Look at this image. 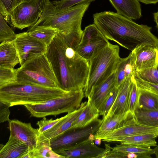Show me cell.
<instances>
[{"label": "cell", "instance_id": "obj_1", "mask_svg": "<svg viewBox=\"0 0 158 158\" xmlns=\"http://www.w3.org/2000/svg\"><path fill=\"white\" fill-rule=\"evenodd\" d=\"M45 54L58 88L66 92L84 89L88 77L89 61L69 47L58 33L47 47Z\"/></svg>", "mask_w": 158, "mask_h": 158}, {"label": "cell", "instance_id": "obj_2", "mask_svg": "<svg viewBox=\"0 0 158 158\" xmlns=\"http://www.w3.org/2000/svg\"><path fill=\"white\" fill-rule=\"evenodd\" d=\"M94 23L108 40L115 42L132 51L137 46L146 44L158 48V39L152 27L138 24L116 12L103 11L93 15Z\"/></svg>", "mask_w": 158, "mask_h": 158}, {"label": "cell", "instance_id": "obj_3", "mask_svg": "<svg viewBox=\"0 0 158 158\" xmlns=\"http://www.w3.org/2000/svg\"><path fill=\"white\" fill-rule=\"evenodd\" d=\"M90 4L82 3L58 10L48 0L41 16L33 26L42 25L56 29L66 44L76 50L83 33L82 19Z\"/></svg>", "mask_w": 158, "mask_h": 158}, {"label": "cell", "instance_id": "obj_4", "mask_svg": "<svg viewBox=\"0 0 158 158\" xmlns=\"http://www.w3.org/2000/svg\"><path fill=\"white\" fill-rule=\"evenodd\" d=\"M65 93L58 88L20 83L15 81L0 88V101L10 107L43 102Z\"/></svg>", "mask_w": 158, "mask_h": 158}, {"label": "cell", "instance_id": "obj_5", "mask_svg": "<svg viewBox=\"0 0 158 158\" xmlns=\"http://www.w3.org/2000/svg\"><path fill=\"white\" fill-rule=\"evenodd\" d=\"M121 58L118 45L109 43L94 52L89 60V69L84 96L87 98L92 88L105 81L115 72Z\"/></svg>", "mask_w": 158, "mask_h": 158}, {"label": "cell", "instance_id": "obj_6", "mask_svg": "<svg viewBox=\"0 0 158 158\" xmlns=\"http://www.w3.org/2000/svg\"><path fill=\"white\" fill-rule=\"evenodd\" d=\"M16 81L51 88H58L51 66L45 54L28 58L16 69Z\"/></svg>", "mask_w": 158, "mask_h": 158}, {"label": "cell", "instance_id": "obj_7", "mask_svg": "<svg viewBox=\"0 0 158 158\" xmlns=\"http://www.w3.org/2000/svg\"><path fill=\"white\" fill-rule=\"evenodd\" d=\"M84 96V89L71 91L43 102L24 106L32 117L40 118L49 115L55 116L78 109Z\"/></svg>", "mask_w": 158, "mask_h": 158}, {"label": "cell", "instance_id": "obj_8", "mask_svg": "<svg viewBox=\"0 0 158 158\" xmlns=\"http://www.w3.org/2000/svg\"><path fill=\"white\" fill-rule=\"evenodd\" d=\"M102 122V120L98 118L84 126L71 127L49 140V145L56 152L72 148L89 139L94 140V135Z\"/></svg>", "mask_w": 158, "mask_h": 158}, {"label": "cell", "instance_id": "obj_9", "mask_svg": "<svg viewBox=\"0 0 158 158\" xmlns=\"http://www.w3.org/2000/svg\"><path fill=\"white\" fill-rule=\"evenodd\" d=\"M48 0H28L15 8L10 15V25L22 30L34 25L41 16Z\"/></svg>", "mask_w": 158, "mask_h": 158}, {"label": "cell", "instance_id": "obj_10", "mask_svg": "<svg viewBox=\"0 0 158 158\" xmlns=\"http://www.w3.org/2000/svg\"><path fill=\"white\" fill-rule=\"evenodd\" d=\"M109 42L94 23L86 27L76 50L89 61L94 53Z\"/></svg>", "mask_w": 158, "mask_h": 158}, {"label": "cell", "instance_id": "obj_11", "mask_svg": "<svg viewBox=\"0 0 158 158\" xmlns=\"http://www.w3.org/2000/svg\"><path fill=\"white\" fill-rule=\"evenodd\" d=\"M20 66L28 58L45 54L47 47L26 32L15 34L12 40Z\"/></svg>", "mask_w": 158, "mask_h": 158}, {"label": "cell", "instance_id": "obj_12", "mask_svg": "<svg viewBox=\"0 0 158 158\" xmlns=\"http://www.w3.org/2000/svg\"><path fill=\"white\" fill-rule=\"evenodd\" d=\"M105 147L97 146L94 140L89 139L72 148L56 152L64 158H105L111 147L105 143Z\"/></svg>", "mask_w": 158, "mask_h": 158}, {"label": "cell", "instance_id": "obj_13", "mask_svg": "<svg viewBox=\"0 0 158 158\" xmlns=\"http://www.w3.org/2000/svg\"><path fill=\"white\" fill-rule=\"evenodd\" d=\"M8 123L10 135L25 143L29 151L34 150L39 144L40 134L38 129L33 127L31 123H24L16 119L10 120Z\"/></svg>", "mask_w": 158, "mask_h": 158}, {"label": "cell", "instance_id": "obj_14", "mask_svg": "<svg viewBox=\"0 0 158 158\" xmlns=\"http://www.w3.org/2000/svg\"><path fill=\"white\" fill-rule=\"evenodd\" d=\"M158 48L142 44L137 46L131 52L135 71L158 65Z\"/></svg>", "mask_w": 158, "mask_h": 158}, {"label": "cell", "instance_id": "obj_15", "mask_svg": "<svg viewBox=\"0 0 158 158\" xmlns=\"http://www.w3.org/2000/svg\"><path fill=\"white\" fill-rule=\"evenodd\" d=\"M156 133H158V128L138 124L135 121L107 132L97 138H100L103 141L109 142H113L114 140L122 137L141 134Z\"/></svg>", "mask_w": 158, "mask_h": 158}, {"label": "cell", "instance_id": "obj_16", "mask_svg": "<svg viewBox=\"0 0 158 158\" xmlns=\"http://www.w3.org/2000/svg\"><path fill=\"white\" fill-rule=\"evenodd\" d=\"M86 102V101L81 103L78 109L72 112L68 113L52 127L42 134H40L39 138V143L44 140H49L71 128L73 123L83 110Z\"/></svg>", "mask_w": 158, "mask_h": 158}, {"label": "cell", "instance_id": "obj_17", "mask_svg": "<svg viewBox=\"0 0 158 158\" xmlns=\"http://www.w3.org/2000/svg\"><path fill=\"white\" fill-rule=\"evenodd\" d=\"M133 77H127L119 86L116 98L105 118L123 114L128 111L129 96Z\"/></svg>", "mask_w": 158, "mask_h": 158}, {"label": "cell", "instance_id": "obj_18", "mask_svg": "<svg viewBox=\"0 0 158 158\" xmlns=\"http://www.w3.org/2000/svg\"><path fill=\"white\" fill-rule=\"evenodd\" d=\"M135 121L134 114L128 111L123 114L107 117L102 119L100 126L94 135V139L107 132Z\"/></svg>", "mask_w": 158, "mask_h": 158}, {"label": "cell", "instance_id": "obj_19", "mask_svg": "<svg viewBox=\"0 0 158 158\" xmlns=\"http://www.w3.org/2000/svg\"><path fill=\"white\" fill-rule=\"evenodd\" d=\"M115 71L105 81L94 87L88 97V100L98 111L103 101L115 86Z\"/></svg>", "mask_w": 158, "mask_h": 158}, {"label": "cell", "instance_id": "obj_20", "mask_svg": "<svg viewBox=\"0 0 158 158\" xmlns=\"http://www.w3.org/2000/svg\"><path fill=\"white\" fill-rule=\"evenodd\" d=\"M116 13L129 19H139L142 17L140 4L138 0H109Z\"/></svg>", "mask_w": 158, "mask_h": 158}, {"label": "cell", "instance_id": "obj_21", "mask_svg": "<svg viewBox=\"0 0 158 158\" xmlns=\"http://www.w3.org/2000/svg\"><path fill=\"white\" fill-rule=\"evenodd\" d=\"M19 63L18 55L12 40L0 44V68L13 69Z\"/></svg>", "mask_w": 158, "mask_h": 158}, {"label": "cell", "instance_id": "obj_22", "mask_svg": "<svg viewBox=\"0 0 158 158\" xmlns=\"http://www.w3.org/2000/svg\"><path fill=\"white\" fill-rule=\"evenodd\" d=\"M28 151L25 143L10 135L7 142L0 151V158H21Z\"/></svg>", "mask_w": 158, "mask_h": 158}, {"label": "cell", "instance_id": "obj_23", "mask_svg": "<svg viewBox=\"0 0 158 158\" xmlns=\"http://www.w3.org/2000/svg\"><path fill=\"white\" fill-rule=\"evenodd\" d=\"M27 32L31 36L38 40L48 47L58 33L56 28L42 25L32 26Z\"/></svg>", "mask_w": 158, "mask_h": 158}, {"label": "cell", "instance_id": "obj_24", "mask_svg": "<svg viewBox=\"0 0 158 158\" xmlns=\"http://www.w3.org/2000/svg\"><path fill=\"white\" fill-rule=\"evenodd\" d=\"M158 135V133L135 135L117 139L113 142L143 146H155L157 145L155 139Z\"/></svg>", "mask_w": 158, "mask_h": 158}, {"label": "cell", "instance_id": "obj_25", "mask_svg": "<svg viewBox=\"0 0 158 158\" xmlns=\"http://www.w3.org/2000/svg\"><path fill=\"white\" fill-rule=\"evenodd\" d=\"M134 69L131 53L126 58H121L116 72L115 87H118L127 77H133Z\"/></svg>", "mask_w": 158, "mask_h": 158}, {"label": "cell", "instance_id": "obj_26", "mask_svg": "<svg viewBox=\"0 0 158 158\" xmlns=\"http://www.w3.org/2000/svg\"><path fill=\"white\" fill-rule=\"evenodd\" d=\"M111 149L126 153H132L137 155L139 158H152L151 155L155 154L154 149L150 147L121 143Z\"/></svg>", "mask_w": 158, "mask_h": 158}, {"label": "cell", "instance_id": "obj_27", "mask_svg": "<svg viewBox=\"0 0 158 158\" xmlns=\"http://www.w3.org/2000/svg\"><path fill=\"white\" fill-rule=\"evenodd\" d=\"M99 116L98 110L88 100L82 111L73 123L71 127L84 126L98 118Z\"/></svg>", "mask_w": 158, "mask_h": 158}, {"label": "cell", "instance_id": "obj_28", "mask_svg": "<svg viewBox=\"0 0 158 158\" xmlns=\"http://www.w3.org/2000/svg\"><path fill=\"white\" fill-rule=\"evenodd\" d=\"M134 114L138 124L158 128V110H149L137 108Z\"/></svg>", "mask_w": 158, "mask_h": 158}, {"label": "cell", "instance_id": "obj_29", "mask_svg": "<svg viewBox=\"0 0 158 158\" xmlns=\"http://www.w3.org/2000/svg\"><path fill=\"white\" fill-rule=\"evenodd\" d=\"M139 92L138 108L147 110H158V94L139 90Z\"/></svg>", "mask_w": 158, "mask_h": 158}, {"label": "cell", "instance_id": "obj_30", "mask_svg": "<svg viewBox=\"0 0 158 158\" xmlns=\"http://www.w3.org/2000/svg\"><path fill=\"white\" fill-rule=\"evenodd\" d=\"M28 152L29 158H64L52 149L48 140L40 143L34 150Z\"/></svg>", "mask_w": 158, "mask_h": 158}, {"label": "cell", "instance_id": "obj_31", "mask_svg": "<svg viewBox=\"0 0 158 158\" xmlns=\"http://www.w3.org/2000/svg\"><path fill=\"white\" fill-rule=\"evenodd\" d=\"M28 0H0V12L6 22L10 24V15L17 6Z\"/></svg>", "mask_w": 158, "mask_h": 158}, {"label": "cell", "instance_id": "obj_32", "mask_svg": "<svg viewBox=\"0 0 158 158\" xmlns=\"http://www.w3.org/2000/svg\"><path fill=\"white\" fill-rule=\"evenodd\" d=\"M133 75L144 81L158 84V66L135 71Z\"/></svg>", "mask_w": 158, "mask_h": 158}, {"label": "cell", "instance_id": "obj_33", "mask_svg": "<svg viewBox=\"0 0 158 158\" xmlns=\"http://www.w3.org/2000/svg\"><path fill=\"white\" fill-rule=\"evenodd\" d=\"M118 87H114L103 101L98 109L99 115H102L103 118L106 116L115 101L118 92Z\"/></svg>", "mask_w": 158, "mask_h": 158}, {"label": "cell", "instance_id": "obj_34", "mask_svg": "<svg viewBox=\"0 0 158 158\" xmlns=\"http://www.w3.org/2000/svg\"><path fill=\"white\" fill-rule=\"evenodd\" d=\"M15 33L6 22L0 12V42L12 40Z\"/></svg>", "mask_w": 158, "mask_h": 158}, {"label": "cell", "instance_id": "obj_35", "mask_svg": "<svg viewBox=\"0 0 158 158\" xmlns=\"http://www.w3.org/2000/svg\"><path fill=\"white\" fill-rule=\"evenodd\" d=\"M16 69L0 68V88L16 81Z\"/></svg>", "mask_w": 158, "mask_h": 158}, {"label": "cell", "instance_id": "obj_36", "mask_svg": "<svg viewBox=\"0 0 158 158\" xmlns=\"http://www.w3.org/2000/svg\"><path fill=\"white\" fill-rule=\"evenodd\" d=\"M139 97V90L133 77L129 96L128 111L133 113L135 110L138 107Z\"/></svg>", "mask_w": 158, "mask_h": 158}, {"label": "cell", "instance_id": "obj_37", "mask_svg": "<svg viewBox=\"0 0 158 158\" xmlns=\"http://www.w3.org/2000/svg\"><path fill=\"white\" fill-rule=\"evenodd\" d=\"M133 79L139 90L148 91L158 94V84L144 81L133 75Z\"/></svg>", "mask_w": 158, "mask_h": 158}, {"label": "cell", "instance_id": "obj_38", "mask_svg": "<svg viewBox=\"0 0 158 158\" xmlns=\"http://www.w3.org/2000/svg\"><path fill=\"white\" fill-rule=\"evenodd\" d=\"M95 0H60L51 1L55 8L60 10L71 7L78 4L84 3H91Z\"/></svg>", "mask_w": 158, "mask_h": 158}, {"label": "cell", "instance_id": "obj_39", "mask_svg": "<svg viewBox=\"0 0 158 158\" xmlns=\"http://www.w3.org/2000/svg\"><path fill=\"white\" fill-rule=\"evenodd\" d=\"M63 117H62L55 120L52 119H47L45 117H43L42 119L38 121L36 123L37 125L39 126L38 130L40 134H42L51 128Z\"/></svg>", "mask_w": 158, "mask_h": 158}, {"label": "cell", "instance_id": "obj_40", "mask_svg": "<svg viewBox=\"0 0 158 158\" xmlns=\"http://www.w3.org/2000/svg\"><path fill=\"white\" fill-rule=\"evenodd\" d=\"M10 107L0 101V123L9 122L10 111Z\"/></svg>", "mask_w": 158, "mask_h": 158}, {"label": "cell", "instance_id": "obj_41", "mask_svg": "<svg viewBox=\"0 0 158 158\" xmlns=\"http://www.w3.org/2000/svg\"><path fill=\"white\" fill-rule=\"evenodd\" d=\"M139 2L145 4H156L158 2V0H138Z\"/></svg>", "mask_w": 158, "mask_h": 158}, {"label": "cell", "instance_id": "obj_42", "mask_svg": "<svg viewBox=\"0 0 158 158\" xmlns=\"http://www.w3.org/2000/svg\"><path fill=\"white\" fill-rule=\"evenodd\" d=\"M153 17L154 21L156 24V27L158 28V12H154L153 13Z\"/></svg>", "mask_w": 158, "mask_h": 158}, {"label": "cell", "instance_id": "obj_43", "mask_svg": "<svg viewBox=\"0 0 158 158\" xmlns=\"http://www.w3.org/2000/svg\"><path fill=\"white\" fill-rule=\"evenodd\" d=\"M94 143L95 144L100 145L102 142V139L99 138H96L94 140Z\"/></svg>", "mask_w": 158, "mask_h": 158}, {"label": "cell", "instance_id": "obj_44", "mask_svg": "<svg viewBox=\"0 0 158 158\" xmlns=\"http://www.w3.org/2000/svg\"><path fill=\"white\" fill-rule=\"evenodd\" d=\"M154 149L155 152V154L157 156V158H158V146L157 145L156 148H155Z\"/></svg>", "mask_w": 158, "mask_h": 158}, {"label": "cell", "instance_id": "obj_45", "mask_svg": "<svg viewBox=\"0 0 158 158\" xmlns=\"http://www.w3.org/2000/svg\"><path fill=\"white\" fill-rule=\"evenodd\" d=\"M4 145L0 143V151L4 146Z\"/></svg>", "mask_w": 158, "mask_h": 158}]
</instances>
